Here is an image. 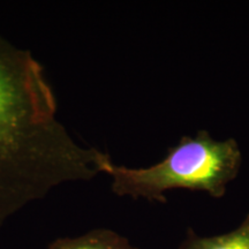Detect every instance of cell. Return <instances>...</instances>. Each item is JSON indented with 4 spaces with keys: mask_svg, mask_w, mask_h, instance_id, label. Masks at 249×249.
I'll return each mask as SVG.
<instances>
[{
    "mask_svg": "<svg viewBox=\"0 0 249 249\" xmlns=\"http://www.w3.org/2000/svg\"><path fill=\"white\" fill-rule=\"evenodd\" d=\"M108 160L74 140L44 68L0 35V226L57 187L95 178Z\"/></svg>",
    "mask_w": 249,
    "mask_h": 249,
    "instance_id": "1",
    "label": "cell"
},
{
    "mask_svg": "<svg viewBox=\"0 0 249 249\" xmlns=\"http://www.w3.org/2000/svg\"><path fill=\"white\" fill-rule=\"evenodd\" d=\"M241 164L242 154L234 139L217 141L207 130H200L195 136H182L160 163L133 169L114 164L110 158L103 165V173L112 178L111 189L118 196L165 203V193L172 189L223 197Z\"/></svg>",
    "mask_w": 249,
    "mask_h": 249,
    "instance_id": "2",
    "label": "cell"
},
{
    "mask_svg": "<svg viewBox=\"0 0 249 249\" xmlns=\"http://www.w3.org/2000/svg\"><path fill=\"white\" fill-rule=\"evenodd\" d=\"M179 249H249V213L233 231L213 236H200L189 229Z\"/></svg>",
    "mask_w": 249,
    "mask_h": 249,
    "instance_id": "3",
    "label": "cell"
},
{
    "mask_svg": "<svg viewBox=\"0 0 249 249\" xmlns=\"http://www.w3.org/2000/svg\"><path fill=\"white\" fill-rule=\"evenodd\" d=\"M49 249H139L123 235L107 229L92 230L76 238H59Z\"/></svg>",
    "mask_w": 249,
    "mask_h": 249,
    "instance_id": "4",
    "label": "cell"
}]
</instances>
